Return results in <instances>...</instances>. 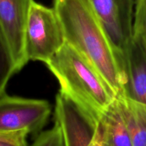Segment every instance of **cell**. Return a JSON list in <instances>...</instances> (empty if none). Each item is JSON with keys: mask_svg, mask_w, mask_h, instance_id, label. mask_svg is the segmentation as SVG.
<instances>
[{"mask_svg": "<svg viewBox=\"0 0 146 146\" xmlns=\"http://www.w3.org/2000/svg\"><path fill=\"white\" fill-rule=\"evenodd\" d=\"M66 43L86 58L112 88L121 93L117 54L89 0H54Z\"/></svg>", "mask_w": 146, "mask_h": 146, "instance_id": "1", "label": "cell"}, {"mask_svg": "<svg viewBox=\"0 0 146 146\" xmlns=\"http://www.w3.org/2000/svg\"><path fill=\"white\" fill-rule=\"evenodd\" d=\"M46 64L58 79L60 91L100 118L116 99L115 93L95 67L67 43Z\"/></svg>", "mask_w": 146, "mask_h": 146, "instance_id": "2", "label": "cell"}, {"mask_svg": "<svg viewBox=\"0 0 146 146\" xmlns=\"http://www.w3.org/2000/svg\"><path fill=\"white\" fill-rule=\"evenodd\" d=\"M65 43L64 31L54 8L33 1L25 29L27 60L46 64Z\"/></svg>", "mask_w": 146, "mask_h": 146, "instance_id": "3", "label": "cell"}, {"mask_svg": "<svg viewBox=\"0 0 146 146\" xmlns=\"http://www.w3.org/2000/svg\"><path fill=\"white\" fill-rule=\"evenodd\" d=\"M56 123L62 132L65 146H90L101 118L59 91L56 97Z\"/></svg>", "mask_w": 146, "mask_h": 146, "instance_id": "4", "label": "cell"}, {"mask_svg": "<svg viewBox=\"0 0 146 146\" xmlns=\"http://www.w3.org/2000/svg\"><path fill=\"white\" fill-rule=\"evenodd\" d=\"M51 112L44 100L0 96V133L25 131L38 133L46 123Z\"/></svg>", "mask_w": 146, "mask_h": 146, "instance_id": "5", "label": "cell"}, {"mask_svg": "<svg viewBox=\"0 0 146 146\" xmlns=\"http://www.w3.org/2000/svg\"><path fill=\"white\" fill-rule=\"evenodd\" d=\"M117 58L121 82V93L118 97L146 105V46L143 40L133 34Z\"/></svg>", "mask_w": 146, "mask_h": 146, "instance_id": "6", "label": "cell"}, {"mask_svg": "<svg viewBox=\"0 0 146 146\" xmlns=\"http://www.w3.org/2000/svg\"><path fill=\"white\" fill-rule=\"evenodd\" d=\"M117 55L133 36V0H89Z\"/></svg>", "mask_w": 146, "mask_h": 146, "instance_id": "7", "label": "cell"}, {"mask_svg": "<svg viewBox=\"0 0 146 146\" xmlns=\"http://www.w3.org/2000/svg\"><path fill=\"white\" fill-rule=\"evenodd\" d=\"M34 0H0V24L7 38L17 72L28 62L25 29Z\"/></svg>", "mask_w": 146, "mask_h": 146, "instance_id": "8", "label": "cell"}, {"mask_svg": "<svg viewBox=\"0 0 146 146\" xmlns=\"http://www.w3.org/2000/svg\"><path fill=\"white\" fill-rule=\"evenodd\" d=\"M105 146H133L118 99L101 120Z\"/></svg>", "mask_w": 146, "mask_h": 146, "instance_id": "9", "label": "cell"}, {"mask_svg": "<svg viewBox=\"0 0 146 146\" xmlns=\"http://www.w3.org/2000/svg\"><path fill=\"white\" fill-rule=\"evenodd\" d=\"M133 146H146V105L117 97Z\"/></svg>", "mask_w": 146, "mask_h": 146, "instance_id": "10", "label": "cell"}, {"mask_svg": "<svg viewBox=\"0 0 146 146\" xmlns=\"http://www.w3.org/2000/svg\"><path fill=\"white\" fill-rule=\"evenodd\" d=\"M17 73L11 48L0 24V96L6 93V87L11 77Z\"/></svg>", "mask_w": 146, "mask_h": 146, "instance_id": "11", "label": "cell"}, {"mask_svg": "<svg viewBox=\"0 0 146 146\" xmlns=\"http://www.w3.org/2000/svg\"><path fill=\"white\" fill-rule=\"evenodd\" d=\"M30 146H65L62 132L58 124L55 123L52 128L40 133Z\"/></svg>", "mask_w": 146, "mask_h": 146, "instance_id": "12", "label": "cell"}, {"mask_svg": "<svg viewBox=\"0 0 146 146\" xmlns=\"http://www.w3.org/2000/svg\"><path fill=\"white\" fill-rule=\"evenodd\" d=\"M133 34L139 36L146 46V0H136Z\"/></svg>", "mask_w": 146, "mask_h": 146, "instance_id": "13", "label": "cell"}, {"mask_svg": "<svg viewBox=\"0 0 146 146\" xmlns=\"http://www.w3.org/2000/svg\"><path fill=\"white\" fill-rule=\"evenodd\" d=\"M28 134L25 131L0 133V146H21L27 143Z\"/></svg>", "mask_w": 146, "mask_h": 146, "instance_id": "14", "label": "cell"}, {"mask_svg": "<svg viewBox=\"0 0 146 146\" xmlns=\"http://www.w3.org/2000/svg\"><path fill=\"white\" fill-rule=\"evenodd\" d=\"M21 146H29V145H28V144H27V143H25L23 144V145H21Z\"/></svg>", "mask_w": 146, "mask_h": 146, "instance_id": "15", "label": "cell"}]
</instances>
